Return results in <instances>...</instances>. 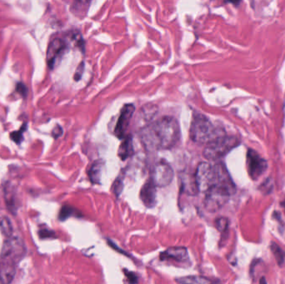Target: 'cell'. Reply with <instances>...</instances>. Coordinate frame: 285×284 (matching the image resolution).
Segmentation results:
<instances>
[{
  "label": "cell",
  "mask_w": 285,
  "mask_h": 284,
  "mask_svg": "<svg viewBox=\"0 0 285 284\" xmlns=\"http://www.w3.org/2000/svg\"><path fill=\"white\" fill-rule=\"evenodd\" d=\"M180 123L173 117L164 116L141 129L142 143L149 150L171 149L180 142Z\"/></svg>",
  "instance_id": "obj_1"
},
{
  "label": "cell",
  "mask_w": 285,
  "mask_h": 284,
  "mask_svg": "<svg viewBox=\"0 0 285 284\" xmlns=\"http://www.w3.org/2000/svg\"><path fill=\"white\" fill-rule=\"evenodd\" d=\"M26 253L24 242L18 237H7L0 254V282L9 284L14 279L16 268Z\"/></svg>",
  "instance_id": "obj_2"
},
{
  "label": "cell",
  "mask_w": 285,
  "mask_h": 284,
  "mask_svg": "<svg viewBox=\"0 0 285 284\" xmlns=\"http://www.w3.org/2000/svg\"><path fill=\"white\" fill-rule=\"evenodd\" d=\"M225 135L221 130L216 128L205 114L194 113L191 121L189 137L196 143H209L218 137Z\"/></svg>",
  "instance_id": "obj_3"
},
{
  "label": "cell",
  "mask_w": 285,
  "mask_h": 284,
  "mask_svg": "<svg viewBox=\"0 0 285 284\" xmlns=\"http://www.w3.org/2000/svg\"><path fill=\"white\" fill-rule=\"evenodd\" d=\"M239 143L240 140L236 137L222 135L207 143L206 147L203 151V155L208 160H220L236 147H238Z\"/></svg>",
  "instance_id": "obj_4"
},
{
  "label": "cell",
  "mask_w": 285,
  "mask_h": 284,
  "mask_svg": "<svg viewBox=\"0 0 285 284\" xmlns=\"http://www.w3.org/2000/svg\"><path fill=\"white\" fill-rule=\"evenodd\" d=\"M213 181L211 188L225 192L229 196L234 194L236 192L235 184L232 180L226 167L223 163H218L213 166Z\"/></svg>",
  "instance_id": "obj_5"
},
{
  "label": "cell",
  "mask_w": 285,
  "mask_h": 284,
  "mask_svg": "<svg viewBox=\"0 0 285 284\" xmlns=\"http://www.w3.org/2000/svg\"><path fill=\"white\" fill-rule=\"evenodd\" d=\"M174 172L169 164L164 160L158 162L154 168L151 180L156 187H166L173 181Z\"/></svg>",
  "instance_id": "obj_6"
},
{
  "label": "cell",
  "mask_w": 285,
  "mask_h": 284,
  "mask_svg": "<svg viewBox=\"0 0 285 284\" xmlns=\"http://www.w3.org/2000/svg\"><path fill=\"white\" fill-rule=\"evenodd\" d=\"M198 191L206 193L211 188L213 181V168L211 164L202 162L198 165L195 172Z\"/></svg>",
  "instance_id": "obj_7"
},
{
  "label": "cell",
  "mask_w": 285,
  "mask_h": 284,
  "mask_svg": "<svg viewBox=\"0 0 285 284\" xmlns=\"http://www.w3.org/2000/svg\"><path fill=\"white\" fill-rule=\"evenodd\" d=\"M246 162L248 172L253 180H257L267 170V161L254 150H248Z\"/></svg>",
  "instance_id": "obj_8"
},
{
  "label": "cell",
  "mask_w": 285,
  "mask_h": 284,
  "mask_svg": "<svg viewBox=\"0 0 285 284\" xmlns=\"http://www.w3.org/2000/svg\"><path fill=\"white\" fill-rule=\"evenodd\" d=\"M67 49V43L61 38H54L50 42L46 54V60L50 69L53 70L55 65L59 63L63 54H65Z\"/></svg>",
  "instance_id": "obj_9"
},
{
  "label": "cell",
  "mask_w": 285,
  "mask_h": 284,
  "mask_svg": "<svg viewBox=\"0 0 285 284\" xmlns=\"http://www.w3.org/2000/svg\"><path fill=\"white\" fill-rule=\"evenodd\" d=\"M135 107L132 103H128L123 107L115 126V135L118 139H124L128 130L131 119L135 114Z\"/></svg>",
  "instance_id": "obj_10"
},
{
  "label": "cell",
  "mask_w": 285,
  "mask_h": 284,
  "mask_svg": "<svg viewBox=\"0 0 285 284\" xmlns=\"http://www.w3.org/2000/svg\"><path fill=\"white\" fill-rule=\"evenodd\" d=\"M229 198H230L229 195L222 191L218 190L215 188H210L206 192L205 201V208L207 210L211 213L217 212L226 204Z\"/></svg>",
  "instance_id": "obj_11"
},
{
  "label": "cell",
  "mask_w": 285,
  "mask_h": 284,
  "mask_svg": "<svg viewBox=\"0 0 285 284\" xmlns=\"http://www.w3.org/2000/svg\"><path fill=\"white\" fill-rule=\"evenodd\" d=\"M140 199L143 204L147 208H154L156 204V186L153 181L149 179L144 186L142 187L140 191Z\"/></svg>",
  "instance_id": "obj_12"
},
{
  "label": "cell",
  "mask_w": 285,
  "mask_h": 284,
  "mask_svg": "<svg viewBox=\"0 0 285 284\" xmlns=\"http://www.w3.org/2000/svg\"><path fill=\"white\" fill-rule=\"evenodd\" d=\"M162 260H174L176 262H184L189 259V253L184 247H172L160 254Z\"/></svg>",
  "instance_id": "obj_13"
},
{
  "label": "cell",
  "mask_w": 285,
  "mask_h": 284,
  "mask_svg": "<svg viewBox=\"0 0 285 284\" xmlns=\"http://www.w3.org/2000/svg\"><path fill=\"white\" fill-rule=\"evenodd\" d=\"M133 155H134V147H133L132 136L127 135L119 145V149H118V156L122 161H124Z\"/></svg>",
  "instance_id": "obj_14"
},
{
  "label": "cell",
  "mask_w": 285,
  "mask_h": 284,
  "mask_svg": "<svg viewBox=\"0 0 285 284\" xmlns=\"http://www.w3.org/2000/svg\"><path fill=\"white\" fill-rule=\"evenodd\" d=\"M102 169H103V163L102 161H96L90 167L89 171V177L90 181L94 184H99L101 181Z\"/></svg>",
  "instance_id": "obj_15"
},
{
  "label": "cell",
  "mask_w": 285,
  "mask_h": 284,
  "mask_svg": "<svg viewBox=\"0 0 285 284\" xmlns=\"http://www.w3.org/2000/svg\"><path fill=\"white\" fill-rule=\"evenodd\" d=\"M90 2L89 1H77L73 4L71 11L74 15L78 16L79 18H83L88 12L90 8Z\"/></svg>",
  "instance_id": "obj_16"
},
{
  "label": "cell",
  "mask_w": 285,
  "mask_h": 284,
  "mask_svg": "<svg viewBox=\"0 0 285 284\" xmlns=\"http://www.w3.org/2000/svg\"><path fill=\"white\" fill-rule=\"evenodd\" d=\"M181 284H213L211 280L200 276H188L177 280Z\"/></svg>",
  "instance_id": "obj_17"
},
{
  "label": "cell",
  "mask_w": 285,
  "mask_h": 284,
  "mask_svg": "<svg viewBox=\"0 0 285 284\" xmlns=\"http://www.w3.org/2000/svg\"><path fill=\"white\" fill-rule=\"evenodd\" d=\"M156 114H157V106H152L149 104V105L144 106L142 108L141 111L139 112V116L142 120L144 119L145 123H148L150 122L151 119H153Z\"/></svg>",
  "instance_id": "obj_18"
},
{
  "label": "cell",
  "mask_w": 285,
  "mask_h": 284,
  "mask_svg": "<svg viewBox=\"0 0 285 284\" xmlns=\"http://www.w3.org/2000/svg\"><path fill=\"white\" fill-rule=\"evenodd\" d=\"M271 251L278 265L280 267H283V265H285L284 251L281 249L280 247L278 246V244H275V243H272Z\"/></svg>",
  "instance_id": "obj_19"
},
{
  "label": "cell",
  "mask_w": 285,
  "mask_h": 284,
  "mask_svg": "<svg viewBox=\"0 0 285 284\" xmlns=\"http://www.w3.org/2000/svg\"><path fill=\"white\" fill-rule=\"evenodd\" d=\"M5 200L7 203L8 207H9L11 210H15V194H14L13 188H9V186H5Z\"/></svg>",
  "instance_id": "obj_20"
},
{
  "label": "cell",
  "mask_w": 285,
  "mask_h": 284,
  "mask_svg": "<svg viewBox=\"0 0 285 284\" xmlns=\"http://www.w3.org/2000/svg\"><path fill=\"white\" fill-rule=\"evenodd\" d=\"M0 228L5 237H9L13 236V228H12L10 222L7 219H4L0 221Z\"/></svg>",
  "instance_id": "obj_21"
},
{
  "label": "cell",
  "mask_w": 285,
  "mask_h": 284,
  "mask_svg": "<svg viewBox=\"0 0 285 284\" xmlns=\"http://www.w3.org/2000/svg\"><path fill=\"white\" fill-rule=\"evenodd\" d=\"M215 226L220 233H225L229 228V220L226 217H220L216 220Z\"/></svg>",
  "instance_id": "obj_22"
},
{
  "label": "cell",
  "mask_w": 285,
  "mask_h": 284,
  "mask_svg": "<svg viewBox=\"0 0 285 284\" xmlns=\"http://www.w3.org/2000/svg\"><path fill=\"white\" fill-rule=\"evenodd\" d=\"M74 212H75V209L73 208L72 207L68 206V205L63 206L60 210V213H59V220L61 221H64V220L69 219L70 216H72Z\"/></svg>",
  "instance_id": "obj_23"
},
{
  "label": "cell",
  "mask_w": 285,
  "mask_h": 284,
  "mask_svg": "<svg viewBox=\"0 0 285 284\" xmlns=\"http://www.w3.org/2000/svg\"><path fill=\"white\" fill-rule=\"evenodd\" d=\"M25 125H26V123H25V124L22 126V128H20V130L15 131V132H13L10 134V138H11L12 140L15 142L16 143H20L21 142H22L23 139H24L23 133L27 128H25Z\"/></svg>",
  "instance_id": "obj_24"
},
{
  "label": "cell",
  "mask_w": 285,
  "mask_h": 284,
  "mask_svg": "<svg viewBox=\"0 0 285 284\" xmlns=\"http://www.w3.org/2000/svg\"><path fill=\"white\" fill-rule=\"evenodd\" d=\"M113 192L115 193L116 197L119 198L121 194L123 188H124V184L121 179H117L115 180V183L113 184Z\"/></svg>",
  "instance_id": "obj_25"
},
{
  "label": "cell",
  "mask_w": 285,
  "mask_h": 284,
  "mask_svg": "<svg viewBox=\"0 0 285 284\" xmlns=\"http://www.w3.org/2000/svg\"><path fill=\"white\" fill-rule=\"evenodd\" d=\"M125 273L126 277L128 278V282L129 284H137L138 283V277L135 273H132V272H127V271H124Z\"/></svg>",
  "instance_id": "obj_26"
},
{
  "label": "cell",
  "mask_w": 285,
  "mask_h": 284,
  "mask_svg": "<svg viewBox=\"0 0 285 284\" xmlns=\"http://www.w3.org/2000/svg\"><path fill=\"white\" fill-rule=\"evenodd\" d=\"M16 90H17V92L20 94V95H22L23 97H25L27 95V87L23 83H17V85H16Z\"/></svg>",
  "instance_id": "obj_27"
},
{
  "label": "cell",
  "mask_w": 285,
  "mask_h": 284,
  "mask_svg": "<svg viewBox=\"0 0 285 284\" xmlns=\"http://www.w3.org/2000/svg\"><path fill=\"white\" fill-rule=\"evenodd\" d=\"M83 69H84V63H83V62H82L79 65V67L77 68L76 72H75V74H74V80L79 81L80 79L82 74H83Z\"/></svg>",
  "instance_id": "obj_28"
},
{
  "label": "cell",
  "mask_w": 285,
  "mask_h": 284,
  "mask_svg": "<svg viewBox=\"0 0 285 284\" xmlns=\"http://www.w3.org/2000/svg\"><path fill=\"white\" fill-rule=\"evenodd\" d=\"M63 134V129L61 128L60 126H57L53 130L52 132V136L54 137V139H58Z\"/></svg>",
  "instance_id": "obj_29"
},
{
  "label": "cell",
  "mask_w": 285,
  "mask_h": 284,
  "mask_svg": "<svg viewBox=\"0 0 285 284\" xmlns=\"http://www.w3.org/2000/svg\"><path fill=\"white\" fill-rule=\"evenodd\" d=\"M54 236V233L50 230H41L40 231V237L43 238V237H53Z\"/></svg>",
  "instance_id": "obj_30"
},
{
  "label": "cell",
  "mask_w": 285,
  "mask_h": 284,
  "mask_svg": "<svg viewBox=\"0 0 285 284\" xmlns=\"http://www.w3.org/2000/svg\"><path fill=\"white\" fill-rule=\"evenodd\" d=\"M260 284H267V282H266L265 277H262V278H261Z\"/></svg>",
  "instance_id": "obj_31"
}]
</instances>
